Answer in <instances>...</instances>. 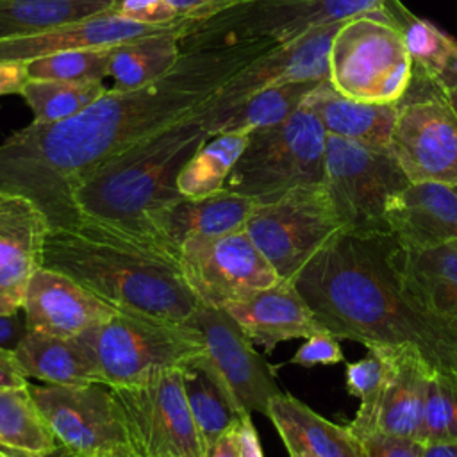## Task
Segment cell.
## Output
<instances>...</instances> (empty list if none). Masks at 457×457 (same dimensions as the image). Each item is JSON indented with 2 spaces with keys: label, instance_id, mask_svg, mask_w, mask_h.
<instances>
[{
  "label": "cell",
  "instance_id": "obj_32",
  "mask_svg": "<svg viewBox=\"0 0 457 457\" xmlns=\"http://www.w3.org/2000/svg\"><path fill=\"white\" fill-rule=\"evenodd\" d=\"M252 130H228L211 136L179 173L177 187L186 198H202L223 189L241 157Z\"/></svg>",
  "mask_w": 457,
  "mask_h": 457
},
{
  "label": "cell",
  "instance_id": "obj_47",
  "mask_svg": "<svg viewBox=\"0 0 457 457\" xmlns=\"http://www.w3.org/2000/svg\"><path fill=\"white\" fill-rule=\"evenodd\" d=\"M205 457H237V446H236V427L227 432L209 452Z\"/></svg>",
  "mask_w": 457,
  "mask_h": 457
},
{
  "label": "cell",
  "instance_id": "obj_5",
  "mask_svg": "<svg viewBox=\"0 0 457 457\" xmlns=\"http://www.w3.org/2000/svg\"><path fill=\"white\" fill-rule=\"evenodd\" d=\"M77 339L95 368L96 380L111 387L134 384L155 370L182 368L204 353V339L191 323L118 311Z\"/></svg>",
  "mask_w": 457,
  "mask_h": 457
},
{
  "label": "cell",
  "instance_id": "obj_24",
  "mask_svg": "<svg viewBox=\"0 0 457 457\" xmlns=\"http://www.w3.org/2000/svg\"><path fill=\"white\" fill-rule=\"evenodd\" d=\"M327 134L389 150L396 121V104H368L337 93L328 80L318 82L303 98Z\"/></svg>",
  "mask_w": 457,
  "mask_h": 457
},
{
  "label": "cell",
  "instance_id": "obj_54",
  "mask_svg": "<svg viewBox=\"0 0 457 457\" xmlns=\"http://www.w3.org/2000/svg\"><path fill=\"white\" fill-rule=\"evenodd\" d=\"M455 189H457V186H455Z\"/></svg>",
  "mask_w": 457,
  "mask_h": 457
},
{
  "label": "cell",
  "instance_id": "obj_6",
  "mask_svg": "<svg viewBox=\"0 0 457 457\" xmlns=\"http://www.w3.org/2000/svg\"><path fill=\"white\" fill-rule=\"evenodd\" d=\"M327 130L303 105L277 125L255 129L234 164L225 189L266 204L312 184H323Z\"/></svg>",
  "mask_w": 457,
  "mask_h": 457
},
{
  "label": "cell",
  "instance_id": "obj_51",
  "mask_svg": "<svg viewBox=\"0 0 457 457\" xmlns=\"http://www.w3.org/2000/svg\"><path fill=\"white\" fill-rule=\"evenodd\" d=\"M289 457H314L305 446H302L300 443H295V441H282Z\"/></svg>",
  "mask_w": 457,
  "mask_h": 457
},
{
  "label": "cell",
  "instance_id": "obj_14",
  "mask_svg": "<svg viewBox=\"0 0 457 457\" xmlns=\"http://www.w3.org/2000/svg\"><path fill=\"white\" fill-rule=\"evenodd\" d=\"M29 389L55 439L77 457L132 448L111 386L29 384Z\"/></svg>",
  "mask_w": 457,
  "mask_h": 457
},
{
  "label": "cell",
  "instance_id": "obj_34",
  "mask_svg": "<svg viewBox=\"0 0 457 457\" xmlns=\"http://www.w3.org/2000/svg\"><path fill=\"white\" fill-rule=\"evenodd\" d=\"M57 445L36 400L25 387L0 389V448L46 452Z\"/></svg>",
  "mask_w": 457,
  "mask_h": 457
},
{
  "label": "cell",
  "instance_id": "obj_19",
  "mask_svg": "<svg viewBox=\"0 0 457 457\" xmlns=\"http://www.w3.org/2000/svg\"><path fill=\"white\" fill-rule=\"evenodd\" d=\"M255 204L225 187L202 198L180 196L152 218L150 237L177 257L179 246L189 237H216L245 230Z\"/></svg>",
  "mask_w": 457,
  "mask_h": 457
},
{
  "label": "cell",
  "instance_id": "obj_52",
  "mask_svg": "<svg viewBox=\"0 0 457 457\" xmlns=\"http://www.w3.org/2000/svg\"><path fill=\"white\" fill-rule=\"evenodd\" d=\"M89 457H139L132 448H125V450H118V452H107V453H96V455H89Z\"/></svg>",
  "mask_w": 457,
  "mask_h": 457
},
{
  "label": "cell",
  "instance_id": "obj_17",
  "mask_svg": "<svg viewBox=\"0 0 457 457\" xmlns=\"http://www.w3.org/2000/svg\"><path fill=\"white\" fill-rule=\"evenodd\" d=\"M50 221L27 196L0 191V316L21 309L27 286L43 266Z\"/></svg>",
  "mask_w": 457,
  "mask_h": 457
},
{
  "label": "cell",
  "instance_id": "obj_49",
  "mask_svg": "<svg viewBox=\"0 0 457 457\" xmlns=\"http://www.w3.org/2000/svg\"><path fill=\"white\" fill-rule=\"evenodd\" d=\"M421 457H457V441L428 443L425 445Z\"/></svg>",
  "mask_w": 457,
  "mask_h": 457
},
{
  "label": "cell",
  "instance_id": "obj_28",
  "mask_svg": "<svg viewBox=\"0 0 457 457\" xmlns=\"http://www.w3.org/2000/svg\"><path fill=\"white\" fill-rule=\"evenodd\" d=\"M321 82V80H320ZM318 82H293L261 89L239 104L214 114H196L209 136L228 130H255L289 118Z\"/></svg>",
  "mask_w": 457,
  "mask_h": 457
},
{
  "label": "cell",
  "instance_id": "obj_33",
  "mask_svg": "<svg viewBox=\"0 0 457 457\" xmlns=\"http://www.w3.org/2000/svg\"><path fill=\"white\" fill-rule=\"evenodd\" d=\"M384 9L389 12L403 37L412 59V71L439 82L448 73L457 39L432 21L416 16L402 4V0H384Z\"/></svg>",
  "mask_w": 457,
  "mask_h": 457
},
{
  "label": "cell",
  "instance_id": "obj_30",
  "mask_svg": "<svg viewBox=\"0 0 457 457\" xmlns=\"http://www.w3.org/2000/svg\"><path fill=\"white\" fill-rule=\"evenodd\" d=\"M182 32L184 20L177 30L116 45L109 62L112 89H134L170 71L182 55Z\"/></svg>",
  "mask_w": 457,
  "mask_h": 457
},
{
  "label": "cell",
  "instance_id": "obj_43",
  "mask_svg": "<svg viewBox=\"0 0 457 457\" xmlns=\"http://www.w3.org/2000/svg\"><path fill=\"white\" fill-rule=\"evenodd\" d=\"M236 446H237V457H264L259 443V434L248 412L239 414V420L236 425Z\"/></svg>",
  "mask_w": 457,
  "mask_h": 457
},
{
  "label": "cell",
  "instance_id": "obj_15",
  "mask_svg": "<svg viewBox=\"0 0 457 457\" xmlns=\"http://www.w3.org/2000/svg\"><path fill=\"white\" fill-rule=\"evenodd\" d=\"M189 323L204 339L202 361L216 377L239 414H268L270 400L280 393L270 364L253 350L236 320L225 309L198 302Z\"/></svg>",
  "mask_w": 457,
  "mask_h": 457
},
{
  "label": "cell",
  "instance_id": "obj_31",
  "mask_svg": "<svg viewBox=\"0 0 457 457\" xmlns=\"http://www.w3.org/2000/svg\"><path fill=\"white\" fill-rule=\"evenodd\" d=\"M182 377L186 400L207 455V452L237 425L239 412L234 409L216 377L204 364L202 355L182 366Z\"/></svg>",
  "mask_w": 457,
  "mask_h": 457
},
{
  "label": "cell",
  "instance_id": "obj_42",
  "mask_svg": "<svg viewBox=\"0 0 457 457\" xmlns=\"http://www.w3.org/2000/svg\"><path fill=\"white\" fill-rule=\"evenodd\" d=\"M245 2L248 0H170L173 9L177 11L179 20H191V21L209 20Z\"/></svg>",
  "mask_w": 457,
  "mask_h": 457
},
{
  "label": "cell",
  "instance_id": "obj_20",
  "mask_svg": "<svg viewBox=\"0 0 457 457\" xmlns=\"http://www.w3.org/2000/svg\"><path fill=\"white\" fill-rule=\"evenodd\" d=\"M225 311L246 337L268 353L278 343L307 339L323 330L295 284L284 278L232 302Z\"/></svg>",
  "mask_w": 457,
  "mask_h": 457
},
{
  "label": "cell",
  "instance_id": "obj_53",
  "mask_svg": "<svg viewBox=\"0 0 457 457\" xmlns=\"http://www.w3.org/2000/svg\"><path fill=\"white\" fill-rule=\"evenodd\" d=\"M0 457H9V455H7V453H5V452L0 448Z\"/></svg>",
  "mask_w": 457,
  "mask_h": 457
},
{
  "label": "cell",
  "instance_id": "obj_41",
  "mask_svg": "<svg viewBox=\"0 0 457 457\" xmlns=\"http://www.w3.org/2000/svg\"><path fill=\"white\" fill-rule=\"evenodd\" d=\"M366 457H421L425 445L414 437L373 432L361 439Z\"/></svg>",
  "mask_w": 457,
  "mask_h": 457
},
{
  "label": "cell",
  "instance_id": "obj_13",
  "mask_svg": "<svg viewBox=\"0 0 457 457\" xmlns=\"http://www.w3.org/2000/svg\"><path fill=\"white\" fill-rule=\"evenodd\" d=\"M177 261L187 289L212 309H227L232 302L280 280L246 230L189 237L179 246Z\"/></svg>",
  "mask_w": 457,
  "mask_h": 457
},
{
  "label": "cell",
  "instance_id": "obj_21",
  "mask_svg": "<svg viewBox=\"0 0 457 457\" xmlns=\"http://www.w3.org/2000/svg\"><path fill=\"white\" fill-rule=\"evenodd\" d=\"M386 223L407 250L457 243V189L439 182H411L391 198Z\"/></svg>",
  "mask_w": 457,
  "mask_h": 457
},
{
  "label": "cell",
  "instance_id": "obj_36",
  "mask_svg": "<svg viewBox=\"0 0 457 457\" xmlns=\"http://www.w3.org/2000/svg\"><path fill=\"white\" fill-rule=\"evenodd\" d=\"M389 370L386 346H370L364 357L346 364V391L361 400V407L348 427L359 439L375 432L378 403Z\"/></svg>",
  "mask_w": 457,
  "mask_h": 457
},
{
  "label": "cell",
  "instance_id": "obj_8",
  "mask_svg": "<svg viewBox=\"0 0 457 457\" xmlns=\"http://www.w3.org/2000/svg\"><path fill=\"white\" fill-rule=\"evenodd\" d=\"M382 7L384 0H248L209 20H184L179 45L184 54L252 39L284 43Z\"/></svg>",
  "mask_w": 457,
  "mask_h": 457
},
{
  "label": "cell",
  "instance_id": "obj_3",
  "mask_svg": "<svg viewBox=\"0 0 457 457\" xmlns=\"http://www.w3.org/2000/svg\"><path fill=\"white\" fill-rule=\"evenodd\" d=\"M43 266L71 277L118 311L189 323L198 305L177 257L96 220L50 227Z\"/></svg>",
  "mask_w": 457,
  "mask_h": 457
},
{
  "label": "cell",
  "instance_id": "obj_9",
  "mask_svg": "<svg viewBox=\"0 0 457 457\" xmlns=\"http://www.w3.org/2000/svg\"><path fill=\"white\" fill-rule=\"evenodd\" d=\"M409 184L391 150L327 134L323 186L345 230L387 232V205Z\"/></svg>",
  "mask_w": 457,
  "mask_h": 457
},
{
  "label": "cell",
  "instance_id": "obj_50",
  "mask_svg": "<svg viewBox=\"0 0 457 457\" xmlns=\"http://www.w3.org/2000/svg\"><path fill=\"white\" fill-rule=\"evenodd\" d=\"M437 86H439V89L443 91V95L446 96V100L452 104V107L457 112V80H446V82H441Z\"/></svg>",
  "mask_w": 457,
  "mask_h": 457
},
{
  "label": "cell",
  "instance_id": "obj_44",
  "mask_svg": "<svg viewBox=\"0 0 457 457\" xmlns=\"http://www.w3.org/2000/svg\"><path fill=\"white\" fill-rule=\"evenodd\" d=\"M29 82L25 61H0V96L20 95Z\"/></svg>",
  "mask_w": 457,
  "mask_h": 457
},
{
  "label": "cell",
  "instance_id": "obj_7",
  "mask_svg": "<svg viewBox=\"0 0 457 457\" xmlns=\"http://www.w3.org/2000/svg\"><path fill=\"white\" fill-rule=\"evenodd\" d=\"M412 79L403 37L382 7L341 23L328 52V84L368 104H398Z\"/></svg>",
  "mask_w": 457,
  "mask_h": 457
},
{
  "label": "cell",
  "instance_id": "obj_25",
  "mask_svg": "<svg viewBox=\"0 0 457 457\" xmlns=\"http://www.w3.org/2000/svg\"><path fill=\"white\" fill-rule=\"evenodd\" d=\"M266 416L282 441L300 443L314 457H366L350 427L328 421L287 393L280 391L270 400Z\"/></svg>",
  "mask_w": 457,
  "mask_h": 457
},
{
  "label": "cell",
  "instance_id": "obj_12",
  "mask_svg": "<svg viewBox=\"0 0 457 457\" xmlns=\"http://www.w3.org/2000/svg\"><path fill=\"white\" fill-rule=\"evenodd\" d=\"M112 391L129 443L139 457H205L186 400L182 368L155 370Z\"/></svg>",
  "mask_w": 457,
  "mask_h": 457
},
{
  "label": "cell",
  "instance_id": "obj_26",
  "mask_svg": "<svg viewBox=\"0 0 457 457\" xmlns=\"http://www.w3.org/2000/svg\"><path fill=\"white\" fill-rule=\"evenodd\" d=\"M14 355L29 378L45 384L79 386L98 382L91 359L77 337L27 330Z\"/></svg>",
  "mask_w": 457,
  "mask_h": 457
},
{
  "label": "cell",
  "instance_id": "obj_29",
  "mask_svg": "<svg viewBox=\"0 0 457 457\" xmlns=\"http://www.w3.org/2000/svg\"><path fill=\"white\" fill-rule=\"evenodd\" d=\"M116 0H0V39L39 34L112 12Z\"/></svg>",
  "mask_w": 457,
  "mask_h": 457
},
{
  "label": "cell",
  "instance_id": "obj_45",
  "mask_svg": "<svg viewBox=\"0 0 457 457\" xmlns=\"http://www.w3.org/2000/svg\"><path fill=\"white\" fill-rule=\"evenodd\" d=\"M29 386V377L20 366L14 350L0 346V389L5 387H25Z\"/></svg>",
  "mask_w": 457,
  "mask_h": 457
},
{
  "label": "cell",
  "instance_id": "obj_1",
  "mask_svg": "<svg viewBox=\"0 0 457 457\" xmlns=\"http://www.w3.org/2000/svg\"><path fill=\"white\" fill-rule=\"evenodd\" d=\"M273 45L252 39L184 52L145 86L109 87L71 118L29 123L0 143V191L32 200L50 227L75 221L73 193L82 182L136 143L196 112Z\"/></svg>",
  "mask_w": 457,
  "mask_h": 457
},
{
  "label": "cell",
  "instance_id": "obj_35",
  "mask_svg": "<svg viewBox=\"0 0 457 457\" xmlns=\"http://www.w3.org/2000/svg\"><path fill=\"white\" fill-rule=\"evenodd\" d=\"M109 87L104 80L64 82V80H29L20 96L30 107L37 123H54L75 116L105 95Z\"/></svg>",
  "mask_w": 457,
  "mask_h": 457
},
{
  "label": "cell",
  "instance_id": "obj_39",
  "mask_svg": "<svg viewBox=\"0 0 457 457\" xmlns=\"http://www.w3.org/2000/svg\"><path fill=\"white\" fill-rule=\"evenodd\" d=\"M345 359V353L339 346V339L336 336H332L327 330L316 332L312 336H309L300 348L295 352V355L291 357V364H298V366H330V364H337Z\"/></svg>",
  "mask_w": 457,
  "mask_h": 457
},
{
  "label": "cell",
  "instance_id": "obj_46",
  "mask_svg": "<svg viewBox=\"0 0 457 457\" xmlns=\"http://www.w3.org/2000/svg\"><path fill=\"white\" fill-rule=\"evenodd\" d=\"M27 334L25 320L18 312L0 316V346L7 350H16L23 336Z\"/></svg>",
  "mask_w": 457,
  "mask_h": 457
},
{
  "label": "cell",
  "instance_id": "obj_11",
  "mask_svg": "<svg viewBox=\"0 0 457 457\" xmlns=\"http://www.w3.org/2000/svg\"><path fill=\"white\" fill-rule=\"evenodd\" d=\"M389 150L411 182L457 186V112L434 80L412 71Z\"/></svg>",
  "mask_w": 457,
  "mask_h": 457
},
{
  "label": "cell",
  "instance_id": "obj_22",
  "mask_svg": "<svg viewBox=\"0 0 457 457\" xmlns=\"http://www.w3.org/2000/svg\"><path fill=\"white\" fill-rule=\"evenodd\" d=\"M182 20L168 25H143L112 12H104L84 21L62 25L39 34L0 39V61H32L57 52L91 46H114L127 41L177 30Z\"/></svg>",
  "mask_w": 457,
  "mask_h": 457
},
{
  "label": "cell",
  "instance_id": "obj_48",
  "mask_svg": "<svg viewBox=\"0 0 457 457\" xmlns=\"http://www.w3.org/2000/svg\"><path fill=\"white\" fill-rule=\"evenodd\" d=\"M9 457H77L70 448H66L64 445H61L57 441V445L46 452H39V453H32V452H23V450H14V448H2Z\"/></svg>",
  "mask_w": 457,
  "mask_h": 457
},
{
  "label": "cell",
  "instance_id": "obj_18",
  "mask_svg": "<svg viewBox=\"0 0 457 457\" xmlns=\"http://www.w3.org/2000/svg\"><path fill=\"white\" fill-rule=\"evenodd\" d=\"M21 311L27 330L59 337H77L118 312L71 277L45 266L32 275Z\"/></svg>",
  "mask_w": 457,
  "mask_h": 457
},
{
  "label": "cell",
  "instance_id": "obj_4",
  "mask_svg": "<svg viewBox=\"0 0 457 457\" xmlns=\"http://www.w3.org/2000/svg\"><path fill=\"white\" fill-rule=\"evenodd\" d=\"M196 114L148 136L98 168L73 193L75 216L109 223L154 243L152 218L182 196L179 173L211 137Z\"/></svg>",
  "mask_w": 457,
  "mask_h": 457
},
{
  "label": "cell",
  "instance_id": "obj_10",
  "mask_svg": "<svg viewBox=\"0 0 457 457\" xmlns=\"http://www.w3.org/2000/svg\"><path fill=\"white\" fill-rule=\"evenodd\" d=\"M246 234L284 280L295 275L345 228L323 184L296 187L277 200L255 204Z\"/></svg>",
  "mask_w": 457,
  "mask_h": 457
},
{
  "label": "cell",
  "instance_id": "obj_40",
  "mask_svg": "<svg viewBox=\"0 0 457 457\" xmlns=\"http://www.w3.org/2000/svg\"><path fill=\"white\" fill-rule=\"evenodd\" d=\"M112 14L143 25H168L179 20L170 0H116Z\"/></svg>",
  "mask_w": 457,
  "mask_h": 457
},
{
  "label": "cell",
  "instance_id": "obj_38",
  "mask_svg": "<svg viewBox=\"0 0 457 457\" xmlns=\"http://www.w3.org/2000/svg\"><path fill=\"white\" fill-rule=\"evenodd\" d=\"M418 441H457V370H434L428 378Z\"/></svg>",
  "mask_w": 457,
  "mask_h": 457
},
{
  "label": "cell",
  "instance_id": "obj_2",
  "mask_svg": "<svg viewBox=\"0 0 457 457\" xmlns=\"http://www.w3.org/2000/svg\"><path fill=\"white\" fill-rule=\"evenodd\" d=\"M389 232L343 230L291 280L323 330L370 346H414L434 370H457V325L407 286Z\"/></svg>",
  "mask_w": 457,
  "mask_h": 457
},
{
  "label": "cell",
  "instance_id": "obj_37",
  "mask_svg": "<svg viewBox=\"0 0 457 457\" xmlns=\"http://www.w3.org/2000/svg\"><path fill=\"white\" fill-rule=\"evenodd\" d=\"M116 46V45H114ZM114 46H91L57 52L27 62L29 80L95 82L109 77Z\"/></svg>",
  "mask_w": 457,
  "mask_h": 457
},
{
  "label": "cell",
  "instance_id": "obj_16",
  "mask_svg": "<svg viewBox=\"0 0 457 457\" xmlns=\"http://www.w3.org/2000/svg\"><path fill=\"white\" fill-rule=\"evenodd\" d=\"M341 23L343 21L323 25L295 39L275 43L270 50L236 73L198 109V114L221 112L266 87L327 80L328 52Z\"/></svg>",
  "mask_w": 457,
  "mask_h": 457
},
{
  "label": "cell",
  "instance_id": "obj_23",
  "mask_svg": "<svg viewBox=\"0 0 457 457\" xmlns=\"http://www.w3.org/2000/svg\"><path fill=\"white\" fill-rule=\"evenodd\" d=\"M386 352L391 370L378 403L375 432L416 439L434 368L411 345L386 346Z\"/></svg>",
  "mask_w": 457,
  "mask_h": 457
},
{
  "label": "cell",
  "instance_id": "obj_27",
  "mask_svg": "<svg viewBox=\"0 0 457 457\" xmlns=\"http://www.w3.org/2000/svg\"><path fill=\"white\" fill-rule=\"evenodd\" d=\"M402 268L412 295L434 314L457 325V243L402 252Z\"/></svg>",
  "mask_w": 457,
  "mask_h": 457
}]
</instances>
